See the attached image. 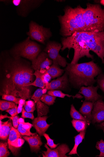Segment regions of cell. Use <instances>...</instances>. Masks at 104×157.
<instances>
[{"instance_id": "6da1fadb", "label": "cell", "mask_w": 104, "mask_h": 157, "mask_svg": "<svg viewBox=\"0 0 104 157\" xmlns=\"http://www.w3.org/2000/svg\"><path fill=\"white\" fill-rule=\"evenodd\" d=\"M32 68L22 62L20 57L15 56L6 63L1 94L12 95L25 100L30 98L29 85L34 80Z\"/></svg>"}, {"instance_id": "9c48e42d", "label": "cell", "mask_w": 104, "mask_h": 157, "mask_svg": "<svg viewBox=\"0 0 104 157\" xmlns=\"http://www.w3.org/2000/svg\"><path fill=\"white\" fill-rule=\"evenodd\" d=\"M99 87V86L94 87L93 85L85 87L82 86L79 92V93L83 95L85 101L95 103L100 99H102V97L97 93Z\"/></svg>"}, {"instance_id": "7402d4cb", "label": "cell", "mask_w": 104, "mask_h": 157, "mask_svg": "<svg viewBox=\"0 0 104 157\" xmlns=\"http://www.w3.org/2000/svg\"><path fill=\"white\" fill-rule=\"evenodd\" d=\"M86 130L80 132L78 135L74 137L75 138V144L72 150L68 154L69 155L77 154L79 156L77 152V149L79 145L82 142L83 140L84 139Z\"/></svg>"}, {"instance_id": "4dcf8cb0", "label": "cell", "mask_w": 104, "mask_h": 157, "mask_svg": "<svg viewBox=\"0 0 104 157\" xmlns=\"http://www.w3.org/2000/svg\"><path fill=\"white\" fill-rule=\"evenodd\" d=\"M2 98L5 100L13 102L16 105L19 104V102L21 98H18L10 94H3L2 95Z\"/></svg>"}, {"instance_id": "d6a6232c", "label": "cell", "mask_w": 104, "mask_h": 157, "mask_svg": "<svg viewBox=\"0 0 104 157\" xmlns=\"http://www.w3.org/2000/svg\"><path fill=\"white\" fill-rule=\"evenodd\" d=\"M43 136L46 138L47 141V145L49 146L51 149H54L56 148L59 144H55L54 142V140H52L49 137L48 135L45 133Z\"/></svg>"}, {"instance_id": "d590c367", "label": "cell", "mask_w": 104, "mask_h": 157, "mask_svg": "<svg viewBox=\"0 0 104 157\" xmlns=\"http://www.w3.org/2000/svg\"><path fill=\"white\" fill-rule=\"evenodd\" d=\"M19 116L17 115L13 117L11 116L10 117V119L12 121L13 127L16 129H17L19 125Z\"/></svg>"}, {"instance_id": "e575fe53", "label": "cell", "mask_w": 104, "mask_h": 157, "mask_svg": "<svg viewBox=\"0 0 104 157\" xmlns=\"http://www.w3.org/2000/svg\"><path fill=\"white\" fill-rule=\"evenodd\" d=\"M21 117L23 118H29L34 120V117L33 113H29L26 111L24 108H23Z\"/></svg>"}, {"instance_id": "cb8c5ba5", "label": "cell", "mask_w": 104, "mask_h": 157, "mask_svg": "<svg viewBox=\"0 0 104 157\" xmlns=\"http://www.w3.org/2000/svg\"><path fill=\"white\" fill-rule=\"evenodd\" d=\"M71 122L73 127L78 132L86 130L87 127L90 125L85 121L74 119Z\"/></svg>"}, {"instance_id": "b9f144b4", "label": "cell", "mask_w": 104, "mask_h": 157, "mask_svg": "<svg viewBox=\"0 0 104 157\" xmlns=\"http://www.w3.org/2000/svg\"><path fill=\"white\" fill-rule=\"evenodd\" d=\"M47 90L46 88H44L42 89V92L43 94H45L47 91Z\"/></svg>"}, {"instance_id": "8d00e7d4", "label": "cell", "mask_w": 104, "mask_h": 157, "mask_svg": "<svg viewBox=\"0 0 104 157\" xmlns=\"http://www.w3.org/2000/svg\"><path fill=\"white\" fill-rule=\"evenodd\" d=\"M17 105L14 108L9 109L6 110V111L9 113L11 117H13L18 115L17 113Z\"/></svg>"}, {"instance_id": "277c9868", "label": "cell", "mask_w": 104, "mask_h": 157, "mask_svg": "<svg viewBox=\"0 0 104 157\" xmlns=\"http://www.w3.org/2000/svg\"><path fill=\"white\" fill-rule=\"evenodd\" d=\"M83 9L80 5L75 8L67 6L64 10V15L58 17L61 25L60 33L63 37L70 36L75 32L86 31Z\"/></svg>"}, {"instance_id": "2e32d148", "label": "cell", "mask_w": 104, "mask_h": 157, "mask_svg": "<svg viewBox=\"0 0 104 157\" xmlns=\"http://www.w3.org/2000/svg\"><path fill=\"white\" fill-rule=\"evenodd\" d=\"M22 137L28 142L32 151L38 152L40 151L43 144L41 137L37 133L33 136H23Z\"/></svg>"}, {"instance_id": "f35d334b", "label": "cell", "mask_w": 104, "mask_h": 157, "mask_svg": "<svg viewBox=\"0 0 104 157\" xmlns=\"http://www.w3.org/2000/svg\"><path fill=\"white\" fill-rule=\"evenodd\" d=\"M11 117H9L8 116L7 114H6V115H3L1 114V116H0V120L1 121L5 119V118H9V119H10Z\"/></svg>"}, {"instance_id": "d4e9b609", "label": "cell", "mask_w": 104, "mask_h": 157, "mask_svg": "<svg viewBox=\"0 0 104 157\" xmlns=\"http://www.w3.org/2000/svg\"><path fill=\"white\" fill-rule=\"evenodd\" d=\"M70 114L71 117L73 119L85 121L89 124L91 123V121L85 118L77 110L73 104L71 106Z\"/></svg>"}, {"instance_id": "7a4b0ae2", "label": "cell", "mask_w": 104, "mask_h": 157, "mask_svg": "<svg viewBox=\"0 0 104 157\" xmlns=\"http://www.w3.org/2000/svg\"><path fill=\"white\" fill-rule=\"evenodd\" d=\"M63 51L66 49L74 50L71 64L78 63L79 60L84 56L94 59L92 51L101 60L104 64V31L99 32H75L71 36L62 38Z\"/></svg>"}, {"instance_id": "4fadbf2b", "label": "cell", "mask_w": 104, "mask_h": 157, "mask_svg": "<svg viewBox=\"0 0 104 157\" xmlns=\"http://www.w3.org/2000/svg\"><path fill=\"white\" fill-rule=\"evenodd\" d=\"M92 116L91 121L93 124L104 121V102L102 99L94 103Z\"/></svg>"}, {"instance_id": "d6986e66", "label": "cell", "mask_w": 104, "mask_h": 157, "mask_svg": "<svg viewBox=\"0 0 104 157\" xmlns=\"http://www.w3.org/2000/svg\"><path fill=\"white\" fill-rule=\"evenodd\" d=\"M94 104L93 102L84 101L79 110L80 112L83 116L91 121Z\"/></svg>"}, {"instance_id": "603a6c76", "label": "cell", "mask_w": 104, "mask_h": 157, "mask_svg": "<svg viewBox=\"0 0 104 157\" xmlns=\"http://www.w3.org/2000/svg\"><path fill=\"white\" fill-rule=\"evenodd\" d=\"M21 134L17 129H16L12 126L8 139V143L9 148L11 147L14 142L21 137Z\"/></svg>"}, {"instance_id": "f1b7e54d", "label": "cell", "mask_w": 104, "mask_h": 157, "mask_svg": "<svg viewBox=\"0 0 104 157\" xmlns=\"http://www.w3.org/2000/svg\"><path fill=\"white\" fill-rule=\"evenodd\" d=\"M8 143L6 142H1L0 143V157H7L10 154L8 150Z\"/></svg>"}, {"instance_id": "9a60e30c", "label": "cell", "mask_w": 104, "mask_h": 157, "mask_svg": "<svg viewBox=\"0 0 104 157\" xmlns=\"http://www.w3.org/2000/svg\"><path fill=\"white\" fill-rule=\"evenodd\" d=\"M48 118L46 116L38 117L35 118L32 122L33 127L40 136H43L51 125L47 122Z\"/></svg>"}, {"instance_id": "ba28073f", "label": "cell", "mask_w": 104, "mask_h": 157, "mask_svg": "<svg viewBox=\"0 0 104 157\" xmlns=\"http://www.w3.org/2000/svg\"><path fill=\"white\" fill-rule=\"evenodd\" d=\"M62 47V46L60 44L54 41H50L48 43L44 51L48 54L49 58L53 63L64 67L68 64L66 59L59 54Z\"/></svg>"}, {"instance_id": "60d3db41", "label": "cell", "mask_w": 104, "mask_h": 157, "mask_svg": "<svg viewBox=\"0 0 104 157\" xmlns=\"http://www.w3.org/2000/svg\"><path fill=\"white\" fill-rule=\"evenodd\" d=\"M96 3H99L101 5L104 6V0H101V1H96Z\"/></svg>"}, {"instance_id": "836d02e7", "label": "cell", "mask_w": 104, "mask_h": 157, "mask_svg": "<svg viewBox=\"0 0 104 157\" xmlns=\"http://www.w3.org/2000/svg\"><path fill=\"white\" fill-rule=\"evenodd\" d=\"M97 81L99 88L104 93V74L101 73L99 75Z\"/></svg>"}, {"instance_id": "5b68a950", "label": "cell", "mask_w": 104, "mask_h": 157, "mask_svg": "<svg viewBox=\"0 0 104 157\" xmlns=\"http://www.w3.org/2000/svg\"><path fill=\"white\" fill-rule=\"evenodd\" d=\"M86 6L83 11L86 31H104V9L99 4L88 3Z\"/></svg>"}, {"instance_id": "ffe728a7", "label": "cell", "mask_w": 104, "mask_h": 157, "mask_svg": "<svg viewBox=\"0 0 104 157\" xmlns=\"http://www.w3.org/2000/svg\"><path fill=\"white\" fill-rule=\"evenodd\" d=\"M11 119L5 122L1 121V132H0V138L1 140H6L9 136L12 127Z\"/></svg>"}, {"instance_id": "f546056e", "label": "cell", "mask_w": 104, "mask_h": 157, "mask_svg": "<svg viewBox=\"0 0 104 157\" xmlns=\"http://www.w3.org/2000/svg\"><path fill=\"white\" fill-rule=\"evenodd\" d=\"M34 101L29 99L25 102L24 105L26 111L29 113H33L36 109V104Z\"/></svg>"}, {"instance_id": "5bb4252c", "label": "cell", "mask_w": 104, "mask_h": 157, "mask_svg": "<svg viewBox=\"0 0 104 157\" xmlns=\"http://www.w3.org/2000/svg\"><path fill=\"white\" fill-rule=\"evenodd\" d=\"M68 75L66 72L62 77L46 84L45 88L48 90H64L68 86Z\"/></svg>"}, {"instance_id": "1f68e13d", "label": "cell", "mask_w": 104, "mask_h": 157, "mask_svg": "<svg viewBox=\"0 0 104 157\" xmlns=\"http://www.w3.org/2000/svg\"><path fill=\"white\" fill-rule=\"evenodd\" d=\"M96 148L100 151L99 157H104V141L102 139L97 142L96 146Z\"/></svg>"}, {"instance_id": "44dd1931", "label": "cell", "mask_w": 104, "mask_h": 157, "mask_svg": "<svg viewBox=\"0 0 104 157\" xmlns=\"http://www.w3.org/2000/svg\"><path fill=\"white\" fill-rule=\"evenodd\" d=\"M36 77L35 81L30 84V86L38 87L42 89L45 88L47 82L45 78L44 75L41 73L39 70H36L33 74Z\"/></svg>"}, {"instance_id": "4316f807", "label": "cell", "mask_w": 104, "mask_h": 157, "mask_svg": "<svg viewBox=\"0 0 104 157\" xmlns=\"http://www.w3.org/2000/svg\"><path fill=\"white\" fill-rule=\"evenodd\" d=\"M56 97L49 94H44L40 98L41 101L43 103L49 105H51L55 102Z\"/></svg>"}, {"instance_id": "e0dca14e", "label": "cell", "mask_w": 104, "mask_h": 157, "mask_svg": "<svg viewBox=\"0 0 104 157\" xmlns=\"http://www.w3.org/2000/svg\"><path fill=\"white\" fill-rule=\"evenodd\" d=\"M19 124L17 130L23 136H31L35 135L36 133H32L30 130L33 126V124L29 122H25L23 118L19 119Z\"/></svg>"}, {"instance_id": "74e56055", "label": "cell", "mask_w": 104, "mask_h": 157, "mask_svg": "<svg viewBox=\"0 0 104 157\" xmlns=\"http://www.w3.org/2000/svg\"><path fill=\"white\" fill-rule=\"evenodd\" d=\"M25 100L23 99H21L20 100L17 108L18 115L22 112L23 108V106L25 104Z\"/></svg>"}, {"instance_id": "8992f818", "label": "cell", "mask_w": 104, "mask_h": 157, "mask_svg": "<svg viewBox=\"0 0 104 157\" xmlns=\"http://www.w3.org/2000/svg\"><path fill=\"white\" fill-rule=\"evenodd\" d=\"M28 37L26 40L16 46L13 50L15 56H22L32 61L36 59L41 49L36 43L31 41Z\"/></svg>"}, {"instance_id": "52a82bcc", "label": "cell", "mask_w": 104, "mask_h": 157, "mask_svg": "<svg viewBox=\"0 0 104 157\" xmlns=\"http://www.w3.org/2000/svg\"><path fill=\"white\" fill-rule=\"evenodd\" d=\"M27 34L32 39L43 44L52 36L49 29L44 28L32 21L29 24V30Z\"/></svg>"}, {"instance_id": "3957f363", "label": "cell", "mask_w": 104, "mask_h": 157, "mask_svg": "<svg viewBox=\"0 0 104 157\" xmlns=\"http://www.w3.org/2000/svg\"><path fill=\"white\" fill-rule=\"evenodd\" d=\"M65 70L70 82L77 88L93 85L96 81L95 78L102 73L101 69L93 61L75 64L68 63Z\"/></svg>"}, {"instance_id": "30bf717a", "label": "cell", "mask_w": 104, "mask_h": 157, "mask_svg": "<svg viewBox=\"0 0 104 157\" xmlns=\"http://www.w3.org/2000/svg\"><path fill=\"white\" fill-rule=\"evenodd\" d=\"M43 95L42 89L40 88L37 90L31 97L36 105L38 117L45 116L49 111V107L41 101Z\"/></svg>"}, {"instance_id": "7c38bea8", "label": "cell", "mask_w": 104, "mask_h": 157, "mask_svg": "<svg viewBox=\"0 0 104 157\" xmlns=\"http://www.w3.org/2000/svg\"><path fill=\"white\" fill-rule=\"evenodd\" d=\"M53 63L48 54L45 52L40 53L37 58L32 61V68L35 71L45 69Z\"/></svg>"}, {"instance_id": "ab89813d", "label": "cell", "mask_w": 104, "mask_h": 157, "mask_svg": "<svg viewBox=\"0 0 104 157\" xmlns=\"http://www.w3.org/2000/svg\"><path fill=\"white\" fill-rule=\"evenodd\" d=\"M97 126L99 129L104 130V121L98 124Z\"/></svg>"}, {"instance_id": "83f0119b", "label": "cell", "mask_w": 104, "mask_h": 157, "mask_svg": "<svg viewBox=\"0 0 104 157\" xmlns=\"http://www.w3.org/2000/svg\"><path fill=\"white\" fill-rule=\"evenodd\" d=\"M17 105L13 102L8 101H0V110L4 111L16 107Z\"/></svg>"}, {"instance_id": "484cf974", "label": "cell", "mask_w": 104, "mask_h": 157, "mask_svg": "<svg viewBox=\"0 0 104 157\" xmlns=\"http://www.w3.org/2000/svg\"><path fill=\"white\" fill-rule=\"evenodd\" d=\"M48 94L52 96L62 98H64L66 96L69 98L72 97L73 99L75 98L81 99L83 97L80 94H77L75 96H73L65 94L59 90H49L48 92Z\"/></svg>"}, {"instance_id": "ac0fdd59", "label": "cell", "mask_w": 104, "mask_h": 157, "mask_svg": "<svg viewBox=\"0 0 104 157\" xmlns=\"http://www.w3.org/2000/svg\"><path fill=\"white\" fill-rule=\"evenodd\" d=\"M41 70L44 71L42 72H40L41 73L48 74L52 79L60 76L64 71L63 70L59 67L58 65L54 63H53L51 66L48 67L46 69Z\"/></svg>"}, {"instance_id": "8fae6325", "label": "cell", "mask_w": 104, "mask_h": 157, "mask_svg": "<svg viewBox=\"0 0 104 157\" xmlns=\"http://www.w3.org/2000/svg\"><path fill=\"white\" fill-rule=\"evenodd\" d=\"M44 147L47 150L43 151L42 154L43 157H68L66 154L70 151L68 146L64 144L59 146L54 149L49 148L47 144L45 145Z\"/></svg>"}]
</instances>
